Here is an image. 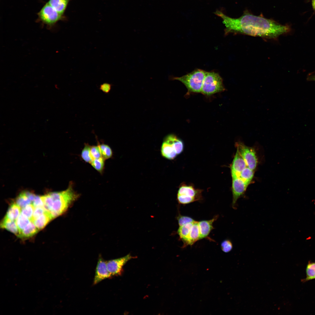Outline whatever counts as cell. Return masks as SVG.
<instances>
[{
  "label": "cell",
  "mask_w": 315,
  "mask_h": 315,
  "mask_svg": "<svg viewBox=\"0 0 315 315\" xmlns=\"http://www.w3.org/2000/svg\"><path fill=\"white\" fill-rule=\"evenodd\" d=\"M236 145L244 160L247 167L254 171L256 168L258 162L254 149L245 145L241 142H236Z\"/></svg>",
  "instance_id": "52a82bcc"
},
{
  "label": "cell",
  "mask_w": 315,
  "mask_h": 315,
  "mask_svg": "<svg viewBox=\"0 0 315 315\" xmlns=\"http://www.w3.org/2000/svg\"><path fill=\"white\" fill-rule=\"evenodd\" d=\"M70 0H49L48 3L57 11L63 14Z\"/></svg>",
  "instance_id": "ac0fdd59"
},
{
  "label": "cell",
  "mask_w": 315,
  "mask_h": 315,
  "mask_svg": "<svg viewBox=\"0 0 315 315\" xmlns=\"http://www.w3.org/2000/svg\"><path fill=\"white\" fill-rule=\"evenodd\" d=\"M53 219L50 213L46 210L42 215L32 221L39 230L43 228Z\"/></svg>",
  "instance_id": "e0dca14e"
},
{
  "label": "cell",
  "mask_w": 315,
  "mask_h": 315,
  "mask_svg": "<svg viewBox=\"0 0 315 315\" xmlns=\"http://www.w3.org/2000/svg\"><path fill=\"white\" fill-rule=\"evenodd\" d=\"M222 250L224 252L228 253L230 252L233 248L232 244L231 241L226 239L223 241L221 244Z\"/></svg>",
  "instance_id": "1f68e13d"
},
{
  "label": "cell",
  "mask_w": 315,
  "mask_h": 315,
  "mask_svg": "<svg viewBox=\"0 0 315 315\" xmlns=\"http://www.w3.org/2000/svg\"><path fill=\"white\" fill-rule=\"evenodd\" d=\"M179 226H183L187 223L193 222L195 221L192 218L187 216L182 215L179 214L177 217Z\"/></svg>",
  "instance_id": "f546056e"
},
{
  "label": "cell",
  "mask_w": 315,
  "mask_h": 315,
  "mask_svg": "<svg viewBox=\"0 0 315 315\" xmlns=\"http://www.w3.org/2000/svg\"><path fill=\"white\" fill-rule=\"evenodd\" d=\"M32 204L34 207L39 206L43 207V203L41 196L36 195Z\"/></svg>",
  "instance_id": "836d02e7"
},
{
  "label": "cell",
  "mask_w": 315,
  "mask_h": 315,
  "mask_svg": "<svg viewBox=\"0 0 315 315\" xmlns=\"http://www.w3.org/2000/svg\"><path fill=\"white\" fill-rule=\"evenodd\" d=\"M112 85L108 83H104L100 85L99 89L105 93H108L111 90Z\"/></svg>",
  "instance_id": "e575fe53"
},
{
  "label": "cell",
  "mask_w": 315,
  "mask_h": 315,
  "mask_svg": "<svg viewBox=\"0 0 315 315\" xmlns=\"http://www.w3.org/2000/svg\"><path fill=\"white\" fill-rule=\"evenodd\" d=\"M31 220L29 218L22 214L21 213V214L16 220V222L19 229L20 233L22 230L29 223Z\"/></svg>",
  "instance_id": "83f0119b"
},
{
  "label": "cell",
  "mask_w": 315,
  "mask_h": 315,
  "mask_svg": "<svg viewBox=\"0 0 315 315\" xmlns=\"http://www.w3.org/2000/svg\"><path fill=\"white\" fill-rule=\"evenodd\" d=\"M38 20L50 28L59 21L64 19V16L55 10L48 2L38 13Z\"/></svg>",
  "instance_id": "8992f818"
},
{
  "label": "cell",
  "mask_w": 315,
  "mask_h": 315,
  "mask_svg": "<svg viewBox=\"0 0 315 315\" xmlns=\"http://www.w3.org/2000/svg\"><path fill=\"white\" fill-rule=\"evenodd\" d=\"M254 175V171L246 167L242 171L239 177L249 184Z\"/></svg>",
  "instance_id": "cb8c5ba5"
},
{
  "label": "cell",
  "mask_w": 315,
  "mask_h": 315,
  "mask_svg": "<svg viewBox=\"0 0 315 315\" xmlns=\"http://www.w3.org/2000/svg\"><path fill=\"white\" fill-rule=\"evenodd\" d=\"M102 157L105 160L111 158L113 155V152L111 147L108 145L98 142Z\"/></svg>",
  "instance_id": "d4e9b609"
},
{
  "label": "cell",
  "mask_w": 315,
  "mask_h": 315,
  "mask_svg": "<svg viewBox=\"0 0 315 315\" xmlns=\"http://www.w3.org/2000/svg\"><path fill=\"white\" fill-rule=\"evenodd\" d=\"M307 80L308 81H315V75H311L309 76Z\"/></svg>",
  "instance_id": "d590c367"
},
{
  "label": "cell",
  "mask_w": 315,
  "mask_h": 315,
  "mask_svg": "<svg viewBox=\"0 0 315 315\" xmlns=\"http://www.w3.org/2000/svg\"><path fill=\"white\" fill-rule=\"evenodd\" d=\"M218 217L216 215L212 219L208 220H202L198 221L200 234V239L207 238L211 232L214 229L213 223Z\"/></svg>",
  "instance_id": "7c38bea8"
},
{
  "label": "cell",
  "mask_w": 315,
  "mask_h": 315,
  "mask_svg": "<svg viewBox=\"0 0 315 315\" xmlns=\"http://www.w3.org/2000/svg\"><path fill=\"white\" fill-rule=\"evenodd\" d=\"M214 14L223 20L225 34H241L263 38L275 39L290 30L288 25H282L273 20L256 16L245 11L238 18H232L217 10Z\"/></svg>",
  "instance_id": "6da1fadb"
},
{
  "label": "cell",
  "mask_w": 315,
  "mask_h": 315,
  "mask_svg": "<svg viewBox=\"0 0 315 315\" xmlns=\"http://www.w3.org/2000/svg\"><path fill=\"white\" fill-rule=\"evenodd\" d=\"M0 227L2 228L6 229L19 237L20 232L16 221L12 220L5 216L0 223Z\"/></svg>",
  "instance_id": "9a60e30c"
},
{
  "label": "cell",
  "mask_w": 315,
  "mask_h": 315,
  "mask_svg": "<svg viewBox=\"0 0 315 315\" xmlns=\"http://www.w3.org/2000/svg\"><path fill=\"white\" fill-rule=\"evenodd\" d=\"M112 277L107 269V261L104 260L101 256H100L96 268L93 285H96L105 279Z\"/></svg>",
  "instance_id": "30bf717a"
},
{
  "label": "cell",
  "mask_w": 315,
  "mask_h": 315,
  "mask_svg": "<svg viewBox=\"0 0 315 315\" xmlns=\"http://www.w3.org/2000/svg\"><path fill=\"white\" fill-rule=\"evenodd\" d=\"M15 203L21 209L32 204L28 196L27 191L23 192L20 193L16 198Z\"/></svg>",
  "instance_id": "7402d4cb"
},
{
  "label": "cell",
  "mask_w": 315,
  "mask_h": 315,
  "mask_svg": "<svg viewBox=\"0 0 315 315\" xmlns=\"http://www.w3.org/2000/svg\"><path fill=\"white\" fill-rule=\"evenodd\" d=\"M34 208L32 204H29L21 209V213L31 220Z\"/></svg>",
  "instance_id": "f1b7e54d"
},
{
  "label": "cell",
  "mask_w": 315,
  "mask_h": 315,
  "mask_svg": "<svg viewBox=\"0 0 315 315\" xmlns=\"http://www.w3.org/2000/svg\"><path fill=\"white\" fill-rule=\"evenodd\" d=\"M39 230L33 222L31 220L29 223L21 232L19 237L28 238L32 236Z\"/></svg>",
  "instance_id": "ffe728a7"
},
{
  "label": "cell",
  "mask_w": 315,
  "mask_h": 315,
  "mask_svg": "<svg viewBox=\"0 0 315 315\" xmlns=\"http://www.w3.org/2000/svg\"><path fill=\"white\" fill-rule=\"evenodd\" d=\"M225 90L223 80L219 74L213 71H206L201 93L210 96Z\"/></svg>",
  "instance_id": "277c9868"
},
{
  "label": "cell",
  "mask_w": 315,
  "mask_h": 315,
  "mask_svg": "<svg viewBox=\"0 0 315 315\" xmlns=\"http://www.w3.org/2000/svg\"><path fill=\"white\" fill-rule=\"evenodd\" d=\"M200 239V234L198 223V221H195L193 223L189 234L188 245L192 246Z\"/></svg>",
  "instance_id": "d6986e66"
},
{
  "label": "cell",
  "mask_w": 315,
  "mask_h": 315,
  "mask_svg": "<svg viewBox=\"0 0 315 315\" xmlns=\"http://www.w3.org/2000/svg\"><path fill=\"white\" fill-rule=\"evenodd\" d=\"M91 146L88 144L85 143L81 154L82 159L85 162L89 163L93 160L90 153Z\"/></svg>",
  "instance_id": "484cf974"
},
{
  "label": "cell",
  "mask_w": 315,
  "mask_h": 315,
  "mask_svg": "<svg viewBox=\"0 0 315 315\" xmlns=\"http://www.w3.org/2000/svg\"><path fill=\"white\" fill-rule=\"evenodd\" d=\"M237 148V151L231 166L232 178L239 177L242 171L247 167L244 160L238 149Z\"/></svg>",
  "instance_id": "8fae6325"
},
{
  "label": "cell",
  "mask_w": 315,
  "mask_h": 315,
  "mask_svg": "<svg viewBox=\"0 0 315 315\" xmlns=\"http://www.w3.org/2000/svg\"><path fill=\"white\" fill-rule=\"evenodd\" d=\"M90 153L93 160L102 157L100 150L98 144L96 146H91Z\"/></svg>",
  "instance_id": "4dcf8cb0"
},
{
  "label": "cell",
  "mask_w": 315,
  "mask_h": 315,
  "mask_svg": "<svg viewBox=\"0 0 315 315\" xmlns=\"http://www.w3.org/2000/svg\"><path fill=\"white\" fill-rule=\"evenodd\" d=\"M312 7L313 9L315 10V0H312Z\"/></svg>",
  "instance_id": "8d00e7d4"
},
{
  "label": "cell",
  "mask_w": 315,
  "mask_h": 315,
  "mask_svg": "<svg viewBox=\"0 0 315 315\" xmlns=\"http://www.w3.org/2000/svg\"><path fill=\"white\" fill-rule=\"evenodd\" d=\"M249 185L239 177L232 178V206L233 209H236L237 200L244 194Z\"/></svg>",
  "instance_id": "9c48e42d"
},
{
  "label": "cell",
  "mask_w": 315,
  "mask_h": 315,
  "mask_svg": "<svg viewBox=\"0 0 315 315\" xmlns=\"http://www.w3.org/2000/svg\"><path fill=\"white\" fill-rule=\"evenodd\" d=\"M306 278L302 280L305 282L315 279V262L309 261L306 268Z\"/></svg>",
  "instance_id": "603a6c76"
},
{
  "label": "cell",
  "mask_w": 315,
  "mask_h": 315,
  "mask_svg": "<svg viewBox=\"0 0 315 315\" xmlns=\"http://www.w3.org/2000/svg\"><path fill=\"white\" fill-rule=\"evenodd\" d=\"M135 258L129 254L121 258L107 261V269L111 276L121 275L123 272V266L130 260Z\"/></svg>",
  "instance_id": "ba28073f"
},
{
  "label": "cell",
  "mask_w": 315,
  "mask_h": 315,
  "mask_svg": "<svg viewBox=\"0 0 315 315\" xmlns=\"http://www.w3.org/2000/svg\"><path fill=\"white\" fill-rule=\"evenodd\" d=\"M105 160L102 157L93 159L90 164L96 170L102 174L104 169Z\"/></svg>",
  "instance_id": "4316f807"
},
{
  "label": "cell",
  "mask_w": 315,
  "mask_h": 315,
  "mask_svg": "<svg viewBox=\"0 0 315 315\" xmlns=\"http://www.w3.org/2000/svg\"><path fill=\"white\" fill-rule=\"evenodd\" d=\"M161 153L164 158L169 160H173L178 155L173 146L163 141L161 148Z\"/></svg>",
  "instance_id": "2e32d148"
},
{
  "label": "cell",
  "mask_w": 315,
  "mask_h": 315,
  "mask_svg": "<svg viewBox=\"0 0 315 315\" xmlns=\"http://www.w3.org/2000/svg\"><path fill=\"white\" fill-rule=\"evenodd\" d=\"M202 190L193 186L185 184L182 185L177 193V199L181 204H186L202 199Z\"/></svg>",
  "instance_id": "5b68a950"
},
{
  "label": "cell",
  "mask_w": 315,
  "mask_h": 315,
  "mask_svg": "<svg viewBox=\"0 0 315 315\" xmlns=\"http://www.w3.org/2000/svg\"><path fill=\"white\" fill-rule=\"evenodd\" d=\"M21 209L15 203H13L10 206L5 216L12 220L16 221L21 214Z\"/></svg>",
  "instance_id": "44dd1931"
},
{
  "label": "cell",
  "mask_w": 315,
  "mask_h": 315,
  "mask_svg": "<svg viewBox=\"0 0 315 315\" xmlns=\"http://www.w3.org/2000/svg\"><path fill=\"white\" fill-rule=\"evenodd\" d=\"M72 182H70L67 188L61 191L49 194L52 202V209L50 212L53 218L65 212L80 196L75 191Z\"/></svg>",
  "instance_id": "7a4b0ae2"
},
{
  "label": "cell",
  "mask_w": 315,
  "mask_h": 315,
  "mask_svg": "<svg viewBox=\"0 0 315 315\" xmlns=\"http://www.w3.org/2000/svg\"><path fill=\"white\" fill-rule=\"evenodd\" d=\"M206 71L199 69L180 77L170 76V80H176L181 82L186 87L189 92H201Z\"/></svg>",
  "instance_id": "3957f363"
},
{
  "label": "cell",
  "mask_w": 315,
  "mask_h": 315,
  "mask_svg": "<svg viewBox=\"0 0 315 315\" xmlns=\"http://www.w3.org/2000/svg\"><path fill=\"white\" fill-rule=\"evenodd\" d=\"M165 141L172 144L174 148L177 155L181 153L183 149V144L181 140L173 134L166 136L164 139Z\"/></svg>",
  "instance_id": "5bb4252c"
},
{
  "label": "cell",
  "mask_w": 315,
  "mask_h": 315,
  "mask_svg": "<svg viewBox=\"0 0 315 315\" xmlns=\"http://www.w3.org/2000/svg\"><path fill=\"white\" fill-rule=\"evenodd\" d=\"M194 222L179 226L177 230V234L183 243V248L188 246L189 234Z\"/></svg>",
  "instance_id": "4fadbf2b"
},
{
  "label": "cell",
  "mask_w": 315,
  "mask_h": 315,
  "mask_svg": "<svg viewBox=\"0 0 315 315\" xmlns=\"http://www.w3.org/2000/svg\"><path fill=\"white\" fill-rule=\"evenodd\" d=\"M46 210L43 207L39 206L34 207L32 217L31 220L36 219L42 215L45 211Z\"/></svg>",
  "instance_id": "d6a6232c"
}]
</instances>
